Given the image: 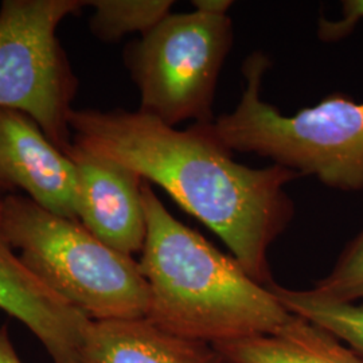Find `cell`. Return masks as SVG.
<instances>
[{
	"label": "cell",
	"mask_w": 363,
	"mask_h": 363,
	"mask_svg": "<svg viewBox=\"0 0 363 363\" xmlns=\"http://www.w3.org/2000/svg\"><path fill=\"white\" fill-rule=\"evenodd\" d=\"M66 155L77 169L81 194L78 220L117 252L130 257L142 253L147 235L143 179L132 169L76 144Z\"/></svg>",
	"instance_id": "obj_8"
},
{
	"label": "cell",
	"mask_w": 363,
	"mask_h": 363,
	"mask_svg": "<svg viewBox=\"0 0 363 363\" xmlns=\"http://www.w3.org/2000/svg\"><path fill=\"white\" fill-rule=\"evenodd\" d=\"M269 67L271 60L262 52L247 57L240 103L203 124L208 133L232 152L271 159L335 190H363V103L331 93L319 104L286 116L262 100V78Z\"/></svg>",
	"instance_id": "obj_3"
},
{
	"label": "cell",
	"mask_w": 363,
	"mask_h": 363,
	"mask_svg": "<svg viewBox=\"0 0 363 363\" xmlns=\"http://www.w3.org/2000/svg\"><path fill=\"white\" fill-rule=\"evenodd\" d=\"M84 363H226L213 345L169 334L143 319L91 320Z\"/></svg>",
	"instance_id": "obj_10"
},
{
	"label": "cell",
	"mask_w": 363,
	"mask_h": 363,
	"mask_svg": "<svg viewBox=\"0 0 363 363\" xmlns=\"http://www.w3.org/2000/svg\"><path fill=\"white\" fill-rule=\"evenodd\" d=\"M268 286L292 315L325 328L363 363V301L334 303L313 295L310 289H289L274 281Z\"/></svg>",
	"instance_id": "obj_12"
},
{
	"label": "cell",
	"mask_w": 363,
	"mask_h": 363,
	"mask_svg": "<svg viewBox=\"0 0 363 363\" xmlns=\"http://www.w3.org/2000/svg\"><path fill=\"white\" fill-rule=\"evenodd\" d=\"M142 199L147 235L139 269L150 288L148 322L213 346L271 335L291 322L269 286L177 220L144 179Z\"/></svg>",
	"instance_id": "obj_2"
},
{
	"label": "cell",
	"mask_w": 363,
	"mask_h": 363,
	"mask_svg": "<svg viewBox=\"0 0 363 363\" xmlns=\"http://www.w3.org/2000/svg\"><path fill=\"white\" fill-rule=\"evenodd\" d=\"M310 291L334 303L363 300V230L343 249L331 272Z\"/></svg>",
	"instance_id": "obj_14"
},
{
	"label": "cell",
	"mask_w": 363,
	"mask_h": 363,
	"mask_svg": "<svg viewBox=\"0 0 363 363\" xmlns=\"http://www.w3.org/2000/svg\"><path fill=\"white\" fill-rule=\"evenodd\" d=\"M86 0H3L0 3V109L26 113L57 148L73 145L69 118L78 78L57 37Z\"/></svg>",
	"instance_id": "obj_6"
},
{
	"label": "cell",
	"mask_w": 363,
	"mask_h": 363,
	"mask_svg": "<svg viewBox=\"0 0 363 363\" xmlns=\"http://www.w3.org/2000/svg\"><path fill=\"white\" fill-rule=\"evenodd\" d=\"M0 308L38 337L54 363H84L85 313L58 296L0 241Z\"/></svg>",
	"instance_id": "obj_9"
},
{
	"label": "cell",
	"mask_w": 363,
	"mask_h": 363,
	"mask_svg": "<svg viewBox=\"0 0 363 363\" xmlns=\"http://www.w3.org/2000/svg\"><path fill=\"white\" fill-rule=\"evenodd\" d=\"M174 6L172 0H86L93 9L89 28L94 38L112 43L127 34L151 31Z\"/></svg>",
	"instance_id": "obj_13"
},
{
	"label": "cell",
	"mask_w": 363,
	"mask_h": 363,
	"mask_svg": "<svg viewBox=\"0 0 363 363\" xmlns=\"http://www.w3.org/2000/svg\"><path fill=\"white\" fill-rule=\"evenodd\" d=\"M0 175L39 206L78 220L81 194L73 160L23 112L0 109Z\"/></svg>",
	"instance_id": "obj_7"
},
{
	"label": "cell",
	"mask_w": 363,
	"mask_h": 363,
	"mask_svg": "<svg viewBox=\"0 0 363 363\" xmlns=\"http://www.w3.org/2000/svg\"><path fill=\"white\" fill-rule=\"evenodd\" d=\"M228 363H362L325 328L294 315L271 335L214 345Z\"/></svg>",
	"instance_id": "obj_11"
},
{
	"label": "cell",
	"mask_w": 363,
	"mask_h": 363,
	"mask_svg": "<svg viewBox=\"0 0 363 363\" xmlns=\"http://www.w3.org/2000/svg\"><path fill=\"white\" fill-rule=\"evenodd\" d=\"M195 10L211 15H228L233 1L230 0H194Z\"/></svg>",
	"instance_id": "obj_17"
},
{
	"label": "cell",
	"mask_w": 363,
	"mask_h": 363,
	"mask_svg": "<svg viewBox=\"0 0 363 363\" xmlns=\"http://www.w3.org/2000/svg\"><path fill=\"white\" fill-rule=\"evenodd\" d=\"M18 190L13 187L10 182L7 181L3 175H0V202L7 196V195L15 194Z\"/></svg>",
	"instance_id": "obj_18"
},
{
	"label": "cell",
	"mask_w": 363,
	"mask_h": 363,
	"mask_svg": "<svg viewBox=\"0 0 363 363\" xmlns=\"http://www.w3.org/2000/svg\"><path fill=\"white\" fill-rule=\"evenodd\" d=\"M69 125L73 144L160 186L220 237L253 280L273 283L268 250L294 218L286 186L298 172L240 164L203 124L179 130L142 111L74 109Z\"/></svg>",
	"instance_id": "obj_1"
},
{
	"label": "cell",
	"mask_w": 363,
	"mask_h": 363,
	"mask_svg": "<svg viewBox=\"0 0 363 363\" xmlns=\"http://www.w3.org/2000/svg\"><path fill=\"white\" fill-rule=\"evenodd\" d=\"M361 21H363V0H346L342 3L340 19L335 22L320 21L319 37L328 42L343 38Z\"/></svg>",
	"instance_id": "obj_15"
},
{
	"label": "cell",
	"mask_w": 363,
	"mask_h": 363,
	"mask_svg": "<svg viewBox=\"0 0 363 363\" xmlns=\"http://www.w3.org/2000/svg\"><path fill=\"white\" fill-rule=\"evenodd\" d=\"M0 241L91 320L147 316L150 288L139 262L105 245L81 220L57 216L15 193L0 202Z\"/></svg>",
	"instance_id": "obj_4"
},
{
	"label": "cell",
	"mask_w": 363,
	"mask_h": 363,
	"mask_svg": "<svg viewBox=\"0 0 363 363\" xmlns=\"http://www.w3.org/2000/svg\"><path fill=\"white\" fill-rule=\"evenodd\" d=\"M233 45L229 15L169 13L125 46L124 65L140 93V109L169 127L210 124L222 66Z\"/></svg>",
	"instance_id": "obj_5"
},
{
	"label": "cell",
	"mask_w": 363,
	"mask_h": 363,
	"mask_svg": "<svg viewBox=\"0 0 363 363\" xmlns=\"http://www.w3.org/2000/svg\"><path fill=\"white\" fill-rule=\"evenodd\" d=\"M0 363H23L13 349L7 325L0 327Z\"/></svg>",
	"instance_id": "obj_16"
}]
</instances>
